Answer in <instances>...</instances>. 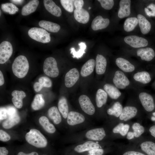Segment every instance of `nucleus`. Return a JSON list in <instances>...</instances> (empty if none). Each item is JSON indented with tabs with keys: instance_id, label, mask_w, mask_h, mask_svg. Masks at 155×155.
Segmentation results:
<instances>
[{
	"instance_id": "1",
	"label": "nucleus",
	"mask_w": 155,
	"mask_h": 155,
	"mask_svg": "<svg viewBox=\"0 0 155 155\" xmlns=\"http://www.w3.org/2000/svg\"><path fill=\"white\" fill-rule=\"evenodd\" d=\"M29 64L26 57L20 55L14 59L12 66L13 74L18 78H24L27 74L29 69Z\"/></svg>"
},
{
	"instance_id": "2",
	"label": "nucleus",
	"mask_w": 155,
	"mask_h": 155,
	"mask_svg": "<svg viewBox=\"0 0 155 155\" xmlns=\"http://www.w3.org/2000/svg\"><path fill=\"white\" fill-rule=\"evenodd\" d=\"M27 142L30 144L38 148H44L47 144V141L44 135L38 130L31 129L25 136Z\"/></svg>"
},
{
	"instance_id": "3",
	"label": "nucleus",
	"mask_w": 155,
	"mask_h": 155,
	"mask_svg": "<svg viewBox=\"0 0 155 155\" xmlns=\"http://www.w3.org/2000/svg\"><path fill=\"white\" fill-rule=\"evenodd\" d=\"M28 33L31 38L38 42L47 43L51 40L50 34L43 28L33 27L29 30Z\"/></svg>"
},
{
	"instance_id": "4",
	"label": "nucleus",
	"mask_w": 155,
	"mask_h": 155,
	"mask_svg": "<svg viewBox=\"0 0 155 155\" xmlns=\"http://www.w3.org/2000/svg\"><path fill=\"white\" fill-rule=\"evenodd\" d=\"M43 70L44 73L49 77L55 78L59 74V70L55 59L52 57L46 58L44 61Z\"/></svg>"
},
{
	"instance_id": "5",
	"label": "nucleus",
	"mask_w": 155,
	"mask_h": 155,
	"mask_svg": "<svg viewBox=\"0 0 155 155\" xmlns=\"http://www.w3.org/2000/svg\"><path fill=\"white\" fill-rule=\"evenodd\" d=\"M113 82L119 89H124L129 86L130 82L125 73L122 71L117 70L115 73Z\"/></svg>"
},
{
	"instance_id": "6",
	"label": "nucleus",
	"mask_w": 155,
	"mask_h": 155,
	"mask_svg": "<svg viewBox=\"0 0 155 155\" xmlns=\"http://www.w3.org/2000/svg\"><path fill=\"white\" fill-rule=\"evenodd\" d=\"M13 49L12 45L9 42L5 41L0 44V63L6 62L11 56Z\"/></svg>"
},
{
	"instance_id": "7",
	"label": "nucleus",
	"mask_w": 155,
	"mask_h": 155,
	"mask_svg": "<svg viewBox=\"0 0 155 155\" xmlns=\"http://www.w3.org/2000/svg\"><path fill=\"white\" fill-rule=\"evenodd\" d=\"M124 41L126 43L135 48L145 47L148 44L146 39L135 35L126 36L124 38Z\"/></svg>"
},
{
	"instance_id": "8",
	"label": "nucleus",
	"mask_w": 155,
	"mask_h": 155,
	"mask_svg": "<svg viewBox=\"0 0 155 155\" xmlns=\"http://www.w3.org/2000/svg\"><path fill=\"white\" fill-rule=\"evenodd\" d=\"M139 98L142 106L146 111L150 112L154 110L155 104L153 98L151 95L146 92H142L139 94Z\"/></svg>"
},
{
	"instance_id": "9",
	"label": "nucleus",
	"mask_w": 155,
	"mask_h": 155,
	"mask_svg": "<svg viewBox=\"0 0 155 155\" xmlns=\"http://www.w3.org/2000/svg\"><path fill=\"white\" fill-rule=\"evenodd\" d=\"M79 102L82 109L85 113L90 115L94 114L95 107L88 96L85 95L80 96Z\"/></svg>"
},
{
	"instance_id": "10",
	"label": "nucleus",
	"mask_w": 155,
	"mask_h": 155,
	"mask_svg": "<svg viewBox=\"0 0 155 155\" xmlns=\"http://www.w3.org/2000/svg\"><path fill=\"white\" fill-rule=\"evenodd\" d=\"M80 77L79 72L76 68L70 69L65 74V84L67 88L73 86L77 82Z\"/></svg>"
},
{
	"instance_id": "11",
	"label": "nucleus",
	"mask_w": 155,
	"mask_h": 155,
	"mask_svg": "<svg viewBox=\"0 0 155 155\" xmlns=\"http://www.w3.org/2000/svg\"><path fill=\"white\" fill-rule=\"evenodd\" d=\"M105 131L103 128L93 129L88 131L86 137L88 139L96 141H101L106 136Z\"/></svg>"
},
{
	"instance_id": "12",
	"label": "nucleus",
	"mask_w": 155,
	"mask_h": 155,
	"mask_svg": "<svg viewBox=\"0 0 155 155\" xmlns=\"http://www.w3.org/2000/svg\"><path fill=\"white\" fill-rule=\"evenodd\" d=\"M131 1L121 0L119 2V8L118 12V16L120 18L128 17L131 13Z\"/></svg>"
},
{
	"instance_id": "13",
	"label": "nucleus",
	"mask_w": 155,
	"mask_h": 155,
	"mask_svg": "<svg viewBox=\"0 0 155 155\" xmlns=\"http://www.w3.org/2000/svg\"><path fill=\"white\" fill-rule=\"evenodd\" d=\"M115 63L118 67L123 72L130 73L135 69L134 66L127 59L119 57L116 60Z\"/></svg>"
},
{
	"instance_id": "14",
	"label": "nucleus",
	"mask_w": 155,
	"mask_h": 155,
	"mask_svg": "<svg viewBox=\"0 0 155 155\" xmlns=\"http://www.w3.org/2000/svg\"><path fill=\"white\" fill-rule=\"evenodd\" d=\"M110 21L108 18H104L101 16L96 17L93 20L91 27L94 30H101L106 28L108 25Z\"/></svg>"
},
{
	"instance_id": "15",
	"label": "nucleus",
	"mask_w": 155,
	"mask_h": 155,
	"mask_svg": "<svg viewBox=\"0 0 155 155\" xmlns=\"http://www.w3.org/2000/svg\"><path fill=\"white\" fill-rule=\"evenodd\" d=\"M85 120L84 116L82 114L75 111H71L68 113L67 122L71 125H74L82 123Z\"/></svg>"
},
{
	"instance_id": "16",
	"label": "nucleus",
	"mask_w": 155,
	"mask_h": 155,
	"mask_svg": "<svg viewBox=\"0 0 155 155\" xmlns=\"http://www.w3.org/2000/svg\"><path fill=\"white\" fill-rule=\"evenodd\" d=\"M137 112V109L135 107L126 106L123 108L119 119L121 120L127 121L135 117Z\"/></svg>"
},
{
	"instance_id": "17",
	"label": "nucleus",
	"mask_w": 155,
	"mask_h": 155,
	"mask_svg": "<svg viewBox=\"0 0 155 155\" xmlns=\"http://www.w3.org/2000/svg\"><path fill=\"white\" fill-rule=\"evenodd\" d=\"M137 55L140 57L142 60L150 61L154 57L155 53L152 49L147 47L138 49L137 51Z\"/></svg>"
},
{
	"instance_id": "18",
	"label": "nucleus",
	"mask_w": 155,
	"mask_h": 155,
	"mask_svg": "<svg viewBox=\"0 0 155 155\" xmlns=\"http://www.w3.org/2000/svg\"><path fill=\"white\" fill-rule=\"evenodd\" d=\"M95 67L96 73L98 75L104 74L106 71L107 61L105 58L101 55H97L96 59Z\"/></svg>"
},
{
	"instance_id": "19",
	"label": "nucleus",
	"mask_w": 155,
	"mask_h": 155,
	"mask_svg": "<svg viewBox=\"0 0 155 155\" xmlns=\"http://www.w3.org/2000/svg\"><path fill=\"white\" fill-rule=\"evenodd\" d=\"M43 3L46 10L52 14L57 17L61 14V8L51 0H44Z\"/></svg>"
},
{
	"instance_id": "20",
	"label": "nucleus",
	"mask_w": 155,
	"mask_h": 155,
	"mask_svg": "<svg viewBox=\"0 0 155 155\" xmlns=\"http://www.w3.org/2000/svg\"><path fill=\"white\" fill-rule=\"evenodd\" d=\"M13 97L12 101L16 107L18 108H21L23 106V99L26 97L25 93L23 91L14 90L11 93Z\"/></svg>"
},
{
	"instance_id": "21",
	"label": "nucleus",
	"mask_w": 155,
	"mask_h": 155,
	"mask_svg": "<svg viewBox=\"0 0 155 155\" xmlns=\"http://www.w3.org/2000/svg\"><path fill=\"white\" fill-rule=\"evenodd\" d=\"M74 16L75 20L79 23L85 24L89 21V14L88 11L83 8L75 9L74 10Z\"/></svg>"
},
{
	"instance_id": "22",
	"label": "nucleus",
	"mask_w": 155,
	"mask_h": 155,
	"mask_svg": "<svg viewBox=\"0 0 155 155\" xmlns=\"http://www.w3.org/2000/svg\"><path fill=\"white\" fill-rule=\"evenodd\" d=\"M137 19L142 33L146 34L149 33L151 27L150 22L144 16L141 14L137 15Z\"/></svg>"
},
{
	"instance_id": "23",
	"label": "nucleus",
	"mask_w": 155,
	"mask_h": 155,
	"mask_svg": "<svg viewBox=\"0 0 155 155\" xmlns=\"http://www.w3.org/2000/svg\"><path fill=\"white\" fill-rule=\"evenodd\" d=\"M103 88L107 95L112 99H117L121 95V93L119 89L112 84H106Z\"/></svg>"
},
{
	"instance_id": "24",
	"label": "nucleus",
	"mask_w": 155,
	"mask_h": 155,
	"mask_svg": "<svg viewBox=\"0 0 155 155\" xmlns=\"http://www.w3.org/2000/svg\"><path fill=\"white\" fill-rule=\"evenodd\" d=\"M95 61L93 59H91L86 62L82 66L80 74L83 77L90 75L93 71L95 66Z\"/></svg>"
},
{
	"instance_id": "25",
	"label": "nucleus",
	"mask_w": 155,
	"mask_h": 155,
	"mask_svg": "<svg viewBox=\"0 0 155 155\" xmlns=\"http://www.w3.org/2000/svg\"><path fill=\"white\" fill-rule=\"evenodd\" d=\"M99 145L92 141H88L76 146L74 148L75 151L79 153L99 148Z\"/></svg>"
},
{
	"instance_id": "26",
	"label": "nucleus",
	"mask_w": 155,
	"mask_h": 155,
	"mask_svg": "<svg viewBox=\"0 0 155 155\" xmlns=\"http://www.w3.org/2000/svg\"><path fill=\"white\" fill-rule=\"evenodd\" d=\"M39 3L38 0L30 1L24 5L22 8L21 14L24 16H26L34 12L36 10Z\"/></svg>"
},
{
	"instance_id": "27",
	"label": "nucleus",
	"mask_w": 155,
	"mask_h": 155,
	"mask_svg": "<svg viewBox=\"0 0 155 155\" xmlns=\"http://www.w3.org/2000/svg\"><path fill=\"white\" fill-rule=\"evenodd\" d=\"M133 77L135 81L144 84L148 83L151 80L150 74L145 71L137 72L134 74Z\"/></svg>"
},
{
	"instance_id": "28",
	"label": "nucleus",
	"mask_w": 155,
	"mask_h": 155,
	"mask_svg": "<svg viewBox=\"0 0 155 155\" xmlns=\"http://www.w3.org/2000/svg\"><path fill=\"white\" fill-rule=\"evenodd\" d=\"M38 24L40 27L53 32H57L60 29V26L59 24L44 20L40 21L38 23Z\"/></svg>"
},
{
	"instance_id": "29",
	"label": "nucleus",
	"mask_w": 155,
	"mask_h": 155,
	"mask_svg": "<svg viewBox=\"0 0 155 155\" xmlns=\"http://www.w3.org/2000/svg\"><path fill=\"white\" fill-rule=\"evenodd\" d=\"M39 122L44 130L47 132L53 133L56 131L54 125L51 123L48 119L45 116L40 117L39 119Z\"/></svg>"
},
{
	"instance_id": "30",
	"label": "nucleus",
	"mask_w": 155,
	"mask_h": 155,
	"mask_svg": "<svg viewBox=\"0 0 155 155\" xmlns=\"http://www.w3.org/2000/svg\"><path fill=\"white\" fill-rule=\"evenodd\" d=\"M20 121V117L17 114L13 116L8 117L3 122L2 125L5 129H10L18 124Z\"/></svg>"
},
{
	"instance_id": "31",
	"label": "nucleus",
	"mask_w": 155,
	"mask_h": 155,
	"mask_svg": "<svg viewBox=\"0 0 155 155\" xmlns=\"http://www.w3.org/2000/svg\"><path fill=\"white\" fill-rule=\"evenodd\" d=\"M108 95L106 92L101 89H98L96 92V101L97 106L101 107L106 102Z\"/></svg>"
},
{
	"instance_id": "32",
	"label": "nucleus",
	"mask_w": 155,
	"mask_h": 155,
	"mask_svg": "<svg viewBox=\"0 0 155 155\" xmlns=\"http://www.w3.org/2000/svg\"><path fill=\"white\" fill-rule=\"evenodd\" d=\"M49 118L52 120L56 124L59 123L61 121V118L58 110L56 106H53L50 108L48 111Z\"/></svg>"
},
{
	"instance_id": "33",
	"label": "nucleus",
	"mask_w": 155,
	"mask_h": 155,
	"mask_svg": "<svg viewBox=\"0 0 155 155\" xmlns=\"http://www.w3.org/2000/svg\"><path fill=\"white\" fill-rule=\"evenodd\" d=\"M45 104V101L43 95L38 94L35 95L31 104L32 109L35 111L39 110L42 108Z\"/></svg>"
},
{
	"instance_id": "34",
	"label": "nucleus",
	"mask_w": 155,
	"mask_h": 155,
	"mask_svg": "<svg viewBox=\"0 0 155 155\" xmlns=\"http://www.w3.org/2000/svg\"><path fill=\"white\" fill-rule=\"evenodd\" d=\"M58 106L59 111L63 117L65 119L67 118L68 113V106L67 100L65 97H62L59 99Z\"/></svg>"
},
{
	"instance_id": "35",
	"label": "nucleus",
	"mask_w": 155,
	"mask_h": 155,
	"mask_svg": "<svg viewBox=\"0 0 155 155\" xmlns=\"http://www.w3.org/2000/svg\"><path fill=\"white\" fill-rule=\"evenodd\" d=\"M138 23L137 19L135 17H131L127 18L125 21L123 28L127 32L133 31L135 28Z\"/></svg>"
},
{
	"instance_id": "36",
	"label": "nucleus",
	"mask_w": 155,
	"mask_h": 155,
	"mask_svg": "<svg viewBox=\"0 0 155 155\" xmlns=\"http://www.w3.org/2000/svg\"><path fill=\"white\" fill-rule=\"evenodd\" d=\"M123 108V106L121 103L119 102H116L107 110V112L110 115L118 117L121 114Z\"/></svg>"
},
{
	"instance_id": "37",
	"label": "nucleus",
	"mask_w": 155,
	"mask_h": 155,
	"mask_svg": "<svg viewBox=\"0 0 155 155\" xmlns=\"http://www.w3.org/2000/svg\"><path fill=\"white\" fill-rule=\"evenodd\" d=\"M142 150L148 155H155V143L151 141H146L140 145Z\"/></svg>"
},
{
	"instance_id": "38",
	"label": "nucleus",
	"mask_w": 155,
	"mask_h": 155,
	"mask_svg": "<svg viewBox=\"0 0 155 155\" xmlns=\"http://www.w3.org/2000/svg\"><path fill=\"white\" fill-rule=\"evenodd\" d=\"M78 45L80 49L78 51H76L74 48L72 47L70 49L71 53L73 55V58H80L82 57L84 54L85 53V50L86 47L85 43L84 42H81L79 43Z\"/></svg>"
},
{
	"instance_id": "39",
	"label": "nucleus",
	"mask_w": 155,
	"mask_h": 155,
	"mask_svg": "<svg viewBox=\"0 0 155 155\" xmlns=\"http://www.w3.org/2000/svg\"><path fill=\"white\" fill-rule=\"evenodd\" d=\"M1 7L3 11L10 14H14L18 11V8L11 3L2 4Z\"/></svg>"
},
{
	"instance_id": "40",
	"label": "nucleus",
	"mask_w": 155,
	"mask_h": 155,
	"mask_svg": "<svg viewBox=\"0 0 155 155\" xmlns=\"http://www.w3.org/2000/svg\"><path fill=\"white\" fill-rule=\"evenodd\" d=\"M61 4L63 8L69 12H73L75 0H61Z\"/></svg>"
},
{
	"instance_id": "41",
	"label": "nucleus",
	"mask_w": 155,
	"mask_h": 155,
	"mask_svg": "<svg viewBox=\"0 0 155 155\" xmlns=\"http://www.w3.org/2000/svg\"><path fill=\"white\" fill-rule=\"evenodd\" d=\"M133 130L134 136L136 137H139L144 132L145 129L144 127L138 123H134L132 126Z\"/></svg>"
},
{
	"instance_id": "42",
	"label": "nucleus",
	"mask_w": 155,
	"mask_h": 155,
	"mask_svg": "<svg viewBox=\"0 0 155 155\" xmlns=\"http://www.w3.org/2000/svg\"><path fill=\"white\" fill-rule=\"evenodd\" d=\"M102 8L106 10H110L113 7L114 1L113 0H98Z\"/></svg>"
},
{
	"instance_id": "43",
	"label": "nucleus",
	"mask_w": 155,
	"mask_h": 155,
	"mask_svg": "<svg viewBox=\"0 0 155 155\" xmlns=\"http://www.w3.org/2000/svg\"><path fill=\"white\" fill-rule=\"evenodd\" d=\"M38 81L43 87L50 88L52 85L51 80L49 78L46 76L40 77L38 79Z\"/></svg>"
},
{
	"instance_id": "44",
	"label": "nucleus",
	"mask_w": 155,
	"mask_h": 155,
	"mask_svg": "<svg viewBox=\"0 0 155 155\" xmlns=\"http://www.w3.org/2000/svg\"><path fill=\"white\" fill-rule=\"evenodd\" d=\"M146 14L149 17H155V4L151 3L144 9Z\"/></svg>"
},
{
	"instance_id": "45",
	"label": "nucleus",
	"mask_w": 155,
	"mask_h": 155,
	"mask_svg": "<svg viewBox=\"0 0 155 155\" xmlns=\"http://www.w3.org/2000/svg\"><path fill=\"white\" fill-rule=\"evenodd\" d=\"M11 138L10 136L5 131L2 130H0V140L6 142L9 141Z\"/></svg>"
},
{
	"instance_id": "46",
	"label": "nucleus",
	"mask_w": 155,
	"mask_h": 155,
	"mask_svg": "<svg viewBox=\"0 0 155 155\" xmlns=\"http://www.w3.org/2000/svg\"><path fill=\"white\" fill-rule=\"evenodd\" d=\"M8 117L7 109L5 107H1L0 108V121L6 119Z\"/></svg>"
},
{
	"instance_id": "47",
	"label": "nucleus",
	"mask_w": 155,
	"mask_h": 155,
	"mask_svg": "<svg viewBox=\"0 0 155 155\" xmlns=\"http://www.w3.org/2000/svg\"><path fill=\"white\" fill-rule=\"evenodd\" d=\"M103 152V150L101 148L94 149L89 151L88 155H102Z\"/></svg>"
},
{
	"instance_id": "48",
	"label": "nucleus",
	"mask_w": 155,
	"mask_h": 155,
	"mask_svg": "<svg viewBox=\"0 0 155 155\" xmlns=\"http://www.w3.org/2000/svg\"><path fill=\"white\" fill-rule=\"evenodd\" d=\"M6 108L8 117L13 116L18 114L16 109L13 106H9Z\"/></svg>"
},
{
	"instance_id": "49",
	"label": "nucleus",
	"mask_w": 155,
	"mask_h": 155,
	"mask_svg": "<svg viewBox=\"0 0 155 155\" xmlns=\"http://www.w3.org/2000/svg\"><path fill=\"white\" fill-rule=\"evenodd\" d=\"M129 125L127 124H124L122 127L119 133L122 136H125L128 133Z\"/></svg>"
},
{
	"instance_id": "50",
	"label": "nucleus",
	"mask_w": 155,
	"mask_h": 155,
	"mask_svg": "<svg viewBox=\"0 0 155 155\" xmlns=\"http://www.w3.org/2000/svg\"><path fill=\"white\" fill-rule=\"evenodd\" d=\"M84 4V1L82 0H75L74 5L76 9H80L82 8Z\"/></svg>"
},
{
	"instance_id": "51",
	"label": "nucleus",
	"mask_w": 155,
	"mask_h": 155,
	"mask_svg": "<svg viewBox=\"0 0 155 155\" xmlns=\"http://www.w3.org/2000/svg\"><path fill=\"white\" fill-rule=\"evenodd\" d=\"M43 88L42 85L38 82H36L33 85L34 90L36 92L40 91Z\"/></svg>"
},
{
	"instance_id": "52",
	"label": "nucleus",
	"mask_w": 155,
	"mask_h": 155,
	"mask_svg": "<svg viewBox=\"0 0 155 155\" xmlns=\"http://www.w3.org/2000/svg\"><path fill=\"white\" fill-rule=\"evenodd\" d=\"M124 124L123 123H120L115 127L113 130V132L114 133H119L122 127Z\"/></svg>"
},
{
	"instance_id": "53",
	"label": "nucleus",
	"mask_w": 155,
	"mask_h": 155,
	"mask_svg": "<svg viewBox=\"0 0 155 155\" xmlns=\"http://www.w3.org/2000/svg\"><path fill=\"white\" fill-rule=\"evenodd\" d=\"M123 155H145L139 152L134 151H129L125 152Z\"/></svg>"
},
{
	"instance_id": "54",
	"label": "nucleus",
	"mask_w": 155,
	"mask_h": 155,
	"mask_svg": "<svg viewBox=\"0 0 155 155\" xmlns=\"http://www.w3.org/2000/svg\"><path fill=\"white\" fill-rule=\"evenodd\" d=\"M8 151L6 148L4 147H0V155H7Z\"/></svg>"
},
{
	"instance_id": "55",
	"label": "nucleus",
	"mask_w": 155,
	"mask_h": 155,
	"mask_svg": "<svg viewBox=\"0 0 155 155\" xmlns=\"http://www.w3.org/2000/svg\"><path fill=\"white\" fill-rule=\"evenodd\" d=\"M134 137V135L133 132L129 131L127 133V138L129 140L133 138Z\"/></svg>"
},
{
	"instance_id": "56",
	"label": "nucleus",
	"mask_w": 155,
	"mask_h": 155,
	"mask_svg": "<svg viewBox=\"0 0 155 155\" xmlns=\"http://www.w3.org/2000/svg\"><path fill=\"white\" fill-rule=\"evenodd\" d=\"M17 155H38V154L37 152H35L28 154H26L23 152H20L18 153Z\"/></svg>"
},
{
	"instance_id": "57",
	"label": "nucleus",
	"mask_w": 155,
	"mask_h": 155,
	"mask_svg": "<svg viewBox=\"0 0 155 155\" xmlns=\"http://www.w3.org/2000/svg\"><path fill=\"white\" fill-rule=\"evenodd\" d=\"M149 131L151 134L153 136L155 137V125H153L150 128Z\"/></svg>"
},
{
	"instance_id": "58",
	"label": "nucleus",
	"mask_w": 155,
	"mask_h": 155,
	"mask_svg": "<svg viewBox=\"0 0 155 155\" xmlns=\"http://www.w3.org/2000/svg\"><path fill=\"white\" fill-rule=\"evenodd\" d=\"M4 83V80L2 72L0 71V86H2Z\"/></svg>"
},
{
	"instance_id": "59",
	"label": "nucleus",
	"mask_w": 155,
	"mask_h": 155,
	"mask_svg": "<svg viewBox=\"0 0 155 155\" xmlns=\"http://www.w3.org/2000/svg\"><path fill=\"white\" fill-rule=\"evenodd\" d=\"M10 1L14 3L18 4H20L24 1V0H12Z\"/></svg>"
},
{
	"instance_id": "60",
	"label": "nucleus",
	"mask_w": 155,
	"mask_h": 155,
	"mask_svg": "<svg viewBox=\"0 0 155 155\" xmlns=\"http://www.w3.org/2000/svg\"><path fill=\"white\" fill-rule=\"evenodd\" d=\"M151 119L152 121H155V117L152 116L151 117Z\"/></svg>"
},
{
	"instance_id": "61",
	"label": "nucleus",
	"mask_w": 155,
	"mask_h": 155,
	"mask_svg": "<svg viewBox=\"0 0 155 155\" xmlns=\"http://www.w3.org/2000/svg\"><path fill=\"white\" fill-rule=\"evenodd\" d=\"M152 115L154 116L155 117V112L153 113H152Z\"/></svg>"
},
{
	"instance_id": "62",
	"label": "nucleus",
	"mask_w": 155,
	"mask_h": 155,
	"mask_svg": "<svg viewBox=\"0 0 155 155\" xmlns=\"http://www.w3.org/2000/svg\"><path fill=\"white\" fill-rule=\"evenodd\" d=\"M91 9V7H88V9Z\"/></svg>"
},
{
	"instance_id": "63",
	"label": "nucleus",
	"mask_w": 155,
	"mask_h": 155,
	"mask_svg": "<svg viewBox=\"0 0 155 155\" xmlns=\"http://www.w3.org/2000/svg\"><path fill=\"white\" fill-rule=\"evenodd\" d=\"M0 16H1V10H0Z\"/></svg>"
},
{
	"instance_id": "64",
	"label": "nucleus",
	"mask_w": 155,
	"mask_h": 155,
	"mask_svg": "<svg viewBox=\"0 0 155 155\" xmlns=\"http://www.w3.org/2000/svg\"></svg>"
}]
</instances>
